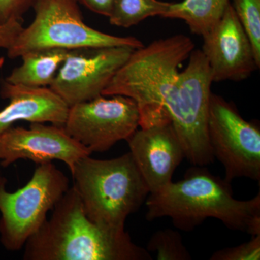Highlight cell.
I'll use <instances>...</instances> for the list:
<instances>
[{
    "label": "cell",
    "mask_w": 260,
    "mask_h": 260,
    "mask_svg": "<svg viewBox=\"0 0 260 260\" xmlns=\"http://www.w3.org/2000/svg\"><path fill=\"white\" fill-rule=\"evenodd\" d=\"M148 220L169 218L178 229L190 232L206 219L215 218L232 230L260 234V194L249 200L233 196L230 183L205 167L194 166L181 180L172 182L146 201Z\"/></svg>",
    "instance_id": "1"
},
{
    "label": "cell",
    "mask_w": 260,
    "mask_h": 260,
    "mask_svg": "<svg viewBox=\"0 0 260 260\" xmlns=\"http://www.w3.org/2000/svg\"><path fill=\"white\" fill-rule=\"evenodd\" d=\"M51 210L50 218L25 242L23 259H153L126 232H109L92 222L74 186Z\"/></svg>",
    "instance_id": "2"
},
{
    "label": "cell",
    "mask_w": 260,
    "mask_h": 260,
    "mask_svg": "<svg viewBox=\"0 0 260 260\" xmlns=\"http://www.w3.org/2000/svg\"><path fill=\"white\" fill-rule=\"evenodd\" d=\"M71 174L87 216L109 232H125L126 218L150 194L130 152L109 160L87 155L75 164Z\"/></svg>",
    "instance_id": "3"
},
{
    "label": "cell",
    "mask_w": 260,
    "mask_h": 260,
    "mask_svg": "<svg viewBox=\"0 0 260 260\" xmlns=\"http://www.w3.org/2000/svg\"><path fill=\"white\" fill-rule=\"evenodd\" d=\"M194 49L192 40L182 34L135 49L102 95H123L134 100L139 110V126L169 115L164 109V99L179 73V66Z\"/></svg>",
    "instance_id": "4"
},
{
    "label": "cell",
    "mask_w": 260,
    "mask_h": 260,
    "mask_svg": "<svg viewBox=\"0 0 260 260\" xmlns=\"http://www.w3.org/2000/svg\"><path fill=\"white\" fill-rule=\"evenodd\" d=\"M78 0H36L32 23L22 29L13 45L7 49L10 59L28 51L59 48L70 50L85 47H128L139 49L143 44L133 37L105 34L84 22Z\"/></svg>",
    "instance_id": "5"
},
{
    "label": "cell",
    "mask_w": 260,
    "mask_h": 260,
    "mask_svg": "<svg viewBox=\"0 0 260 260\" xmlns=\"http://www.w3.org/2000/svg\"><path fill=\"white\" fill-rule=\"evenodd\" d=\"M211 72L203 51L193 50L187 67L166 95L164 109L170 116L181 140L186 158L192 165L205 167L214 161L208 136Z\"/></svg>",
    "instance_id": "6"
},
{
    "label": "cell",
    "mask_w": 260,
    "mask_h": 260,
    "mask_svg": "<svg viewBox=\"0 0 260 260\" xmlns=\"http://www.w3.org/2000/svg\"><path fill=\"white\" fill-rule=\"evenodd\" d=\"M0 177V242L5 249L20 250L47 219L69 189V179L52 162L38 165L26 184L15 192L6 189Z\"/></svg>",
    "instance_id": "7"
},
{
    "label": "cell",
    "mask_w": 260,
    "mask_h": 260,
    "mask_svg": "<svg viewBox=\"0 0 260 260\" xmlns=\"http://www.w3.org/2000/svg\"><path fill=\"white\" fill-rule=\"evenodd\" d=\"M208 136L214 158L225 169V180L237 178L260 180V129L246 121L237 108L223 97L211 93Z\"/></svg>",
    "instance_id": "8"
},
{
    "label": "cell",
    "mask_w": 260,
    "mask_h": 260,
    "mask_svg": "<svg viewBox=\"0 0 260 260\" xmlns=\"http://www.w3.org/2000/svg\"><path fill=\"white\" fill-rule=\"evenodd\" d=\"M140 114L134 100L123 95H104L69 107L63 128L90 153L109 150L127 140L139 128Z\"/></svg>",
    "instance_id": "9"
},
{
    "label": "cell",
    "mask_w": 260,
    "mask_h": 260,
    "mask_svg": "<svg viewBox=\"0 0 260 260\" xmlns=\"http://www.w3.org/2000/svg\"><path fill=\"white\" fill-rule=\"evenodd\" d=\"M135 49L128 46L70 49L49 88L69 107L100 96Z\"/></svg>",
    "instance_id": "10"
},
{
    "label": "cell",
    "mask_w": 260,
    "mask_h": 260,
    "mask_svg": "<svg viewBox=\"0 0 260 260\" xmlns=\"http://www.w3.org/2000/svg\"><path fill=\"white\" fill-rule=\"evenodd\" d=\"M90 151L73 139L63 126L32 122L28 129L11 127L0 135V166L8 167L18 160H28L37 165L61 160L70 172L80 158Z\"/></svg>",
    "instance_id": "11"
},
{
    "label": "cell",
    "mask_w": 260,
    "mask_h": 260,
    "mask_svg": "<svg viewBox=\"0 0 260 260\" xmlns=\"http://www.w3.org/2000/svg\"><path fill=\"white\" fill-rule=\"evenodd\" d=\"M139 127L126 141L150 193H153L172 182L185 153L170 116Z\"/></svg>",
    "instance_id": "12"
},
{
    "label": "cell",
    "mask_w": 260,
    "mask_h": 260,
    "mask_svg": "<svg viewBox=\"0 0 260 260\" xmlns=\"http://www.w3.org/2000/svg\"><path fill=\"white\" fill-rule=\"evenodd\" d=\"M202 51L213 82L241 81L259 69L250 40L232 3L216 25L203 36Z\"/></svg>",
    "instance_id": "13"
},
{
    "label": "cell",
    "mask_w": 260,
    "mask_h": 260,
    "mask_svg": "<svg viewBox=\"0 0 260 260\" xmlns=\"http://www.w3.org/2000/svg\"><path fill=\"white\" fill-rule=\"evenodd\" d=\"M0 95L9 100L0 111V135L19 121L64 126L69 106L49 88L14 85L3 80Z\"/></svg>",
    "instance_id": "14"
},
{
    "label": "cell",
    "mask_w": 260,
    "mask_h": 260,
    "mask_svg": "<svg viewBox=\"0 0 260 260\" xmlns=\"http://www.w3.org/2000/svg\"><path fill=\"white\" fill-rule=\"evenodd\" d=\"M68 49L59 48L37 49L20 56L21 65L13 70L5 80L14 85L32 88L50 85L68 54Z\"/></svg>",
    "instance_id": "15"
},
{
    "label": "cell",
    "mask_w": 260,
    "mask_h": 260,
    "mask_svg": "<svg viewBox=\"0 0 260 260\" xmlns=\"http://www.w3.org/2000/svg\"><path fill=\"white\" fill-rule=\"evenodd\" d=\"M230 0H183L171 3L162 18L184 20L192 34L205 36L223 16Z\"/></svg>",
    "instance_id": "16"
},
{
    "label": "cell",
    "mask_w": 260,
    "mask_h": 260,
    "mask_svg": "<svg viewBox=\"0 0 260 260\" xmlns=\"http://www.w3.org/2000/svg\"><path fill=\"white\" fill-rule=\"evenodd\" d=\"M171 3L160 0H114L108 18L112 25L129 28L150 17L162 18Z\"/></svg>",
    "instance_id": "17"
},
{
    "label": "cell",
    "mask_w": 260,
    "mask_h": 260,
    "mask_svg": "<svg viewBox=\"0 0 260 260\" xmlns=\"http://www.w3.org/2000/svg\"><path fill=\"white\" fill-rule=\"evenodd\" d=\"M147 251L155 252L158 260L192 259L181 234L170 229L154 233L147 244Z\"/></svg>",
    "instance_id": "18"
},
{
    "label": "cell",
    "mask_w": 260,
    "mask_h": 260,
    "mask_svg": "<svg viewBox=\"0 0 260 260\" xmlns=\"http://www.w3.org/2000/svg\"><path fill=\"white\" fill-rule=\"evenodd\" d=\"M233 8L250 40L260 66V0H233Z\"/></svg>",
    "instance_id": "19"
},
{
    "label": "cell",
    "mask_w": 260,
    "mask_h": 260,
    "mask_svg": "<svg viewBox=\"0 0 260 260\" xmlns=\"http://www.w3.org/2000/svg\"><path fill=\"white\" fill-rule=\"evenodd\" d=\"M210 260L260 259V234L253 236L251 240L240 245L215 251Z\"/></svg>",
    "instance_id": "20"
},
{
    "label": "cell",
    "mask_w": 260,
    "mask_h": 260,
    "mask_svg": "<svg viewBox=\"0 0 260 260\" xmlns=\"http://www.w3.org/2000/svg\"><path fill=\"white\" fill-rule=\"evenodd\" d=\"M36 0H0V26L12 20L23 22V16Z\"/></svg>",
    "instance_id": "21"
},
{
    "label": "cell",
    "mask_w": 260,
    "mask_h": 260,
    "mask_svg": "<svg viewBox=\"0 0 260 260\" xmlns=\"http://www.w3.org/2000/svg\"><path fill=\"white\" fill-rule=\"evenodd\" d=\"M23 28V22L12 20L0 26V49H8Z\"/></svg>",
    "instance_id": "22"
},
{
    "label": "cell",
    "mask_w": 260,
    "mask_h": 260,
    "mask_svg": "<svg viewBox=\"0 0 260 260\" xmlns=\"http://www.w3.org/2000/svg\"><path fill=\"white\" fill-rule=\"evenodd\" d=\"M78 2L90 11L107 17L110 15L114 3V0H78Z\"/></svg>",
    "instance_id": "23"
}]
</instances>
